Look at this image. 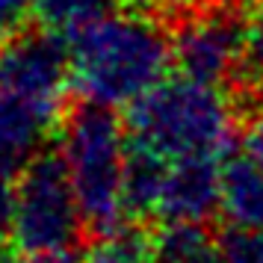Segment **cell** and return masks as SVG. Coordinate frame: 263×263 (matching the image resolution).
<instances>
[{
    "instance_id": "cell-18",
    "label": "cell",
    "mask_w": 263,
    "mask_h": 263,
    "mask_svg": "<svg viewBox=\"0 0 263 263\" xmlns=\"http://www.w3.org/2000/svg\"><path fill=\"white\" fill-rule=\"evenodd\" d=\"M242 145L246 154L263 166V101H257V107L251 109V116L246 119V130H242Z\"/></svg>"
},
{
    "instance_id": "cell-3",
    "label": "cell",
    "mask_w": 263,
    "mask_h": 263,
    "mask_svg": "<svg viewBox=\"0 0 263 263\" xmlns=\"http://www.w3.org/2000/svg\"><path fill=\"white\" fill-rule=\"evenodd\" d=\"M127 124H121L112 107L80 101L65 109L60 151L71 175L86 228L109 234L124 225V168H127Z\"/></svg>"
},
{
    "instance_id": "cell-13",
    "label": "cell",
    "mask_w": 263,
    "mask_h": 263,
    "mask_svg": "<svg viewBox=\"0 0 263 263\" xmlns=\"http://www.w3.org/2000/svg\"><path fill=\"white\" fill-rule=\"evenodd\" d=\"M112 6L116 0H36V15L42 27L71 36L74 30L109 15Z\"/></svg>"
},
{
    "instance_id": "cell-16",
    "label": "cell",
    "mask_w": 263,
    "mask_h": 263,
    "mask_svg": "<svg viewBox=\"0 0 263 263\" xmlns=\"http://www.w3.org/2000/svg\"><path fill=\"white\" fill-rule=\"evenodd\" d=\"M130 9H139V12L148 15H160V18H168V21H183L186 15L198 12L204 3L210 0H124Z\"/></svg>"
},
{
    "instance_id": "cell-7",
    "label": "cell",
    "mask_w": 263,
    "mask_h": 263,
    "mask_svg": "<svg viewBox=\"0 0 263 263\" xmlns=\"http://www.w3.org/2000/svg\"><path fill=\"white\" fill-rule=\"evenodd\" d=\"M222 204V157L168 160L157 216L163 222H207Z\"/></svg>"
},
{
    "instance_id": "cell-15",
    "label": "cell",
    "mask_w": 263,
    "mask_h": 263,
    "mask_svg": "<svg viewBox=\"0 0 263 263\" xmlns=\"http://www.w3.org/2000/svg\"><path fill=\"white\" fill-rule=\"evenodd\" d=\"M222 263H263V228L228 225L219 234Z\"/></svg>"
},
{
    "instance_id": "cell-10",
    "label": "cell",
    "mask_w": 263,
    "mask_h": 263,
    "mask_svg": "<svg viewBox=\"0 0 263 263\" xmlns=\"http://www.w3.org/2000/svg\"><path fill=\"white\" fill-rule=\"evenodd\" d=\"M166 172H168V160L163 154L130 142L127 168H124V210H127V219L157 216Z\"/></svg>"
},
{
    "instance_id": "cell-14",
    "label": "cell",
    "mask_w": 263,
    "mask_h": 263,
    "mask_svg": "<svg viewBox=\"0 0 263 263\" xmlns=\"http://www.w3.org/2000/svg\"><path fill=\"white\" fill-rule=\"evenodd\" d=\"M86 263H154L151 237L121 225L109 234H101V239L86 254Z\"/></svg>"
},
{
    "instance_id": "cell-17",
    "label": "cell",
    "mask_w": 263,
    "mask_h": 263,
    "mask_svg": "<svg viewBox=\"0 0 263 263\" xmlns=\"http://www.w3.org/2000/svg\"><path fill=\"white\" fill-rule=\"evenodd\" d=\"M30 15H36V0H0V42L21 33Z\"/></svg>"
},
{
    "instance_id": "cell-19",
    "label": "cell",
    "mask_w": 263,
    "mask_h": 263,
    "mask_svg": "<svg viewBox=\"0 0 263 263\" xmlns=\"http://www.w3.org/2000/svg\"><path fill=\"white\" fill-rule=\"evenodd\" d=\"M12 213H15V183L0 178V251L12 242Z\"/></svg>"
},
{
    "instance_id": "cell-20",
    "label": "cell",
    "mask_w": 263,
    "mask_h": 263,
    "mask_svg": "<svg viewBox=\"0 0 263 263\" xmlns=\"http://www.w3.org/2000/svg\"><path fill=\"white\" fill-rule=\"evenodd\" d=\"M12 263H86L74 251H21Z\"/></svg>"
},
{
    "instance_id": "cell-4",
    "label": "cell",
    "mask_w": 263,
    "mask_h": 263,
    "mask_svg": "<svg viewBox=\"0 0 263 263\" xmlns=\"http://www.w3.org/2000/svg\"><path fill=\"white\" fill-rule=\"evenodd\" d=\"M86 219L62 151H39L15 180L12 246L18 251H74Z\"/></svg>"
},
{
    "instance_id": "cell-12",
    "label": "cell",
    "mask_w": 263,
    "mask_h": 263,
    "mask_svg": "<svg viewBox=\"0 0 263 263\" xmlns=\"http://www.w3.org/2000/svg\"><path fill=\"white\" fill-rule=\"evenodd\" d=\"M231 83H237L242 95H263V3L246 6L242 12V42Z\"/></svg>"
},
{
    "instance_id": "cell-6",
    "label": "cell",
    "mask_w": 263,
    "mask_h": 263,
    "mask_svg": "<svg viewBox=\"0 0 263 263\" xmlns=\"http://www.w3.org/2000/svg\"><path fill=\"white\" fill-rule=\"evenodd\" d=\"M0 86L62 116V98L71 86L68 36L42 27L0 42Z\"/></svg>"
},
{
    "instance_id": "cell-9",
    "label": "cell",
    "mask_w": 263,
    "mask_h": 263,
    "mask_svg": "<svg viewBox=\"0 0 263 263\" xmlns=\"http://www.w3.org/2000/svg\"><path fill=\"white\" fill-rule=\"evenodd\" d=\"M228 225L263 228V166L249 154L222 160V204Z\"/></svg>"
},
{
    "instance_id": "cell-5",
    "label": "cell",
    "mask_w": 263,
    "mask_h": 263,
    "mask_svg": "<svg viewBox=\"0 0 263 263\" xmlns=\"http://www.w3.org/2000/svg\"><path fill=\"white\" fill-rule=\"evenodd\" d=\"M242 12L246 6H234L228 0H210L198 12L178 21V33L172 36V53L178 71L210 86L234 80L239 42H242Z\"/></svg>"
},
{
    "instance_id": "cell-8",
    "label": "cell",
    "mask_w": 263,
    "mask_h": 263,
    "mask_svg": "<svg viewBox=\"0 0 263 263\" xmlns=\"http://www.w3.org/2000/svg\"><path fill=\"white\" fill-rule=\"evenodd\" d=\"M62 119L27 98L0 86V178H18L24 166L42 151L53 121Z\"/></svg>"
},
{
    "instance_id": "cell-1",
    "label": "cell",
    "mask_w": 263,
    "mask_h": 263,
    "mask_svg": "<svg viewBox=\"0 0 263 263\" xmlns=\"http://www.w3.org/2000/svg\"><path fill=\"white\" fill-rule=\"evenodd\" d=\"M172 36L148 12H109L68 36L71 89L80 101L130 107L166 80Z\"/></svg>"
},
{
    "instance_id": "cell-2",
    "label": "cell",
    "mask_w": 263,
    "mask_h": 263,
    "mask_svg": "<svg viewBox=\"0 0 263 263\" xmlns=\"http://www.w3.org/2000/svg\"><path fill=\"white\" fill-rule=\"evenodd\" d=\"M127 136L133 145L178 157H222L234 142V112L222 86L192 77H166L127 107Z\"/></svg>"
},
{
    "instance_id": "cell-11",
    "label": "cell",
    "mask_w": 263,
    "mask_h": 263,
    "mask_svg": "<svg viewBox=\"0 0 263 263\" xmlns=\"http://www.w3.org/2000/svg\"><path fill=\"white\" fill-rule=\"evenodd\" d=\"M154 263H222L219 237L204 222H163L151 234Z\"/></svg>"
}]
</instances>
